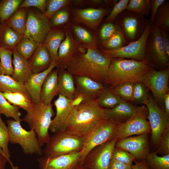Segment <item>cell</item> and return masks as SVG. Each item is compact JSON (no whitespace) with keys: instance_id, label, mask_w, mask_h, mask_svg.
<instances>
[{"instance_id":"6da1fadb","label":"cell","mask_w":169,"mask_h":169,"mask_svg":"<svg viewBox=\"0 0 169 169\" xmlns=\"http://www.w3.org/2000/svg\"><path fill=\"white\" fill-rule=\"evenodd\" d=\"M112 59L98 48L79 44L66 69L74 76H87L103 83Z\"/></svg>"},{"instance_id":"7a4b0ae2","label":"cell","mask_w":169,"mask_h":169,"mask_svg":"<svg viewBox=\"0 0 169 169\" xmlns=\"http://www.w3.org/2000/svg\"><path fill=\"white\" fill-rule=\"evenodd\" d=\"M106 118L105 109L99 105L97 100H84L72 107L63 131L83 138L95 126Z\"/></svg>"},{"instance_id":"3957f363","label":"cell","mask_w":169,"mask_h":169,"mask_svg":"<svg viewBox=\"0 0 169 169\" xmlns=\"http://www.w3.org/2000/svg\"><path fill=\"white\" fill-rule=\"evenodd\" d=\"M152 68L144 61L112 58L104 83L111 89L123 83H141Z\"/></svg>"},{"instance_id":"277c9868","label":"cell","mask_w":169,"mask_h":169,"mask_svg":"<svg viewBox=\"0 0 169 169\" xmlns=\"http://www.w3.org/2000/svg\"><path fill=\"white\" fill-rule=\"evenodd\" d=\"M22 120L27 123L30 129L35 131L41 146L47 144L50 136L49 133L52 118L54 113L53 105H45L40 102H32Z\"/></svg>"},{"instance_id":"5b68a950","label":"cell","mask_w":169,"mask_h":169,"mask_svg":"<svg viewBox=\"0 0 169 169\" xmlns=\"http://www.w3.org/2000/svg\"><path fill=\"white\" fill-rule=\"evenodd\" d=\"M118 124L112 119L106 118L95 126L83 137L80 165H83L85 157L94 148L117 137Z\"/></svg>"},{"instance_id":"8992f818","label":"cell","mask_w":169,"mask_h":169,"mask_svg":"<svg viewBox=\"0 0 169 169\" xmlns=\"http://www.w3.org/2000/svg\"><path fill=\"white\" fill-rule=\"evenodd\" d=\"M169 59L165 50L161 32L152 23L146 42L144 61L153 68L162 70L169 67Z\"/></svg>"},{"instance_id":"52a82bcc","label":"cell","mask_w":169,"mask_h":169,"mask_svg":"<svg viewBox=\"0 0 169 169\" xmlns=\"http://www.w3.org/2000/svg\"><path fill=\"white\" fill-rule=\"evenodd\" d=\"M21 121L8 119L7 121L9 132V142L18 144L25 155L35 154L41 156L43 154L42 146L33 129L27 131L20 124Z\"/></svg>"},{"instance_id":"ba28073f","label":"cell","mask_w":169,"mask_h":169,"mask_svg":"<svg viewBox=\"0 0 169 169\" xmlns=\"http://www.w3.org/2000/svg\"><path fill=\"white\" fill-rule=\"evenodd\" d=\"M43 150L44 156L54 157L80 151L83 138L69 134L64 131L54 133Z\"/></svg>"},{"instance_id":"9c48e42d","label":"cell","mask_w":169,"mask_h":169,"mask_svg":"<svg viewBox=\"0 0 169 169\" xmlns=\"http://www.w3.org/2000/svg\"><path fill=\"white\" fill-rule=\"evenodd\" d=\"M147 20L144 16L125 10L118 15L114 21L118 31L128 44L141 37Z\"/></svg>"},{"instance_id":"30bf717a","label":"cell","mask_w":169,"mask_h":169,"mask_svg":"<svg viewBox=\"0 0 169 169\" xmlns=\"http://www.w3.org/2000/svg\"><path fill=\"white\" fill-rule=\"evenodd\" d=\"M148 115V111L146 105L136 107L132 116L126 121L118 124V140L134 135L149 134L151 129L147 120Z\"/></svg>"},{"instance_id":"8fae6325","label":"cell","mask_w":169,"mask_h":169,"mask_svg":"<svg viewBox=\"0 0 169 169\" xmlns=\"http://www.w3.org/2000/svg\"><path fill=\"white\" fill-rule=\"evenodd\" d=\"M143 104L146 106L148 111V119L151 129V143L157 148L161 137L169 128V116L151 95H149Z\"/></svg>"},{"instance_id":"7c38bea8","label":"cell","mask_w":169,"mask_h":169,"mask_svg":"<svg viewBox=\"0 0 169 169\" xmlns=\"http://www.w3.org/2000/svg\"><path fill=\"white\" fill-rule=\"evenodd\" d=\"M151 25L150 20L148 19L145 30L141 37L120 49L115 50L100 49V50L111 58H120L143 61L146 42L151 32Z\"/></svg>"},{"instance_id":"4fadbf2b","label":"cell","mask_w":169,"mask_h":169,"mask_svg":"<svg viewBox=\"0 0 169 169\" xmlns=\"http://www.w3.org/2000/svg\"><path fill=\"white\" fill-rule=\"evenodd\" d=\"M51 29L49 20L40 11L28 9L26 30L23 36L40 44H44Z\"/></svg>"},{"instance_id":"5bb4252c","label":"cell","mask_w":169,"mask_h":169,"mask_svg":"<svg viewBox=\"0 0 169 169\" xmlns=\"http://www.w3.org/2000/svg\"><path fill=\"white\" fill-rule=\"evenodd\" d=\"M169 67L156 70L152 68L143 77L141 82L151 91L155 100L161 106L163 96L169 92Z\"/></svg>"},{"instance_id":"9a60e30c","label":"cell","mask_w":169,"mask_h":169,"mask_svg":"<svg viewBox=\"0 0 169 169\" xmlns=\"http://www.w3.org/2000/svg\"><path fill=\"white\" fill-rule=\"evenodd\" d=\"M117 140L116 137L94 148L85 157L83 165L89 169H108Z\"/></svg>"},{"instance_id":"2e32d148","label":"cell","mask_w":169,"mask_h":169,"mask_svg":"<svg viewBox=\"0 0 169 169\" xmlns=\"http://www.w3.org/2000/svg\"><path fill=\"white\" fill-rule=\"evenodd\" d=\"M149 134H144L117 140L115 147L123 149L132 154L135 157V161L145 160L150 152Z\"/></svg>"},{"instance_id":"e0dca14e","label":"cell","mask_w":169,"mask_h":169,"mask_svg":"<svg viewBox=\"0 0 169 169\" xmlns=\"http://www.w3.org/2000/svg\"><path fill=\"white\" fill-rule=\"evenodd\" d=\"M109 8H75L71 12L74 21L82 23L94 30H97L103 18L110 12Z\"/></svg>"},{"instance_id":"ac0fdd59","label":"cell","mask_w":169,"mask_h":169,"mask_svg":"<svg viewBox=\"0 0 169 169\" xmlns=\"http://www.w3.org/2000/svg\"><path fill=\"white\" fill-rule=\"evenodd\" d=\"M80 151L54 157L44 156L37 161L41 169H74L80 164Z\"/></svg>"},{"instance_id":"d6986e66","label":"cell","mask_w":169,"mask_h":169,"mask_svg":"<svg viewBox=\"0 0 169 169\" xmlns=\"http://www.w3.org/2000/svg\"><path fill=\"white\" fill-rule=\"evenodd\" d=\"M77 95H80L84 100L97 99L100 91L106 86L86 76H74Z\"/></svg>"},{"instance_id":"ffe728a7","label":"cell","mask_w":169,"mask_h":169,"mask_svg":"<svg viewBox=\"0 0 169 169\" xmlns=\"http://www.w3.org/2000/svg\"><path fill=\"white\" fill-rule=\"evenodd\" d=\"M72 100L59 94L58 98L54 101L56 114L49 127V130L51 132L55 133L64 130L66 120L73 107Z\"/></svg>"},{"instance_id":"44dd1931","label":"cell","mask_w":169,"mask_h":169,"mask_svg":"<svg viewBox=\"0 0 169 169\" xmlns=\"http://www.w3.org/2000/svg\"><path fill=\"white\" fill-rule=\"evenodd\" d=\"M65 33L58 52L57 68L66 69L67 65L77 50L79 43L75 39L69 26L64 28Z\"/></svg>"},{"instance_id":"7402d4cb","label":"cell","mask_w":169,"mask_h":169,"mask_svg":"<svg viewBox=\"0 0 169 169\" xmlns=\"http://www.w3.org/2000/svg\"><path fill=\"white\" fill-rule=\"evenodd\" d=\"M58 64L52 62L49 66L44 71L33 73L24 84L26 90L33 103L40 102V94L42 85L49 74Z\"/></svg>"},{"instance_id":"603a6c76","label":"cell","mask_w":169,"mask_h":169,"mask_svg":"<svg viewBox=\"0 0 169 169\" xmlns=\"http://www.w3.org/2000/svg\"><path fill=\"white\" fill-rule=\"evenodd\" d=\"M59 68L53 69L46 78L42 86L40 101L45 105L51 104L54 98L59 94L58 73Z\"/></svg>"},{"instance_id":"cb8c5ba5","label":"cell","mask_w":169,"mask_h":169,"mask_svg":"<svg viewBox=\"0 0 169 169\" xmlns=\"http://www.w3.org/2000/svg\"><path fill=\"white\" fill-rule=\"evenodd\" d=\"M29 59L28 62L33 74L44 71L52 62L49 53L44 44L38 47Z\"/></svg>"},{"instance_id":"d4e9b609","label":"cell","mask_w":169,"mask_h":169,"mask_svg":"<svg viewBox=\"0 0 169 169\" xmlns=\"http://www.w3.org/2000/svg\"><path fill=\"white\" fill-rule=\"evenodd\" d=\"M13 71L12 77L17 81L23 84L33 74L28 60L15 50H13Z\"/></svg>"},{"instance_id":"484cf974","label":"cell","mask_w":169,"mask_h":169,"mask_svg":"<svg viewBox=\"0 0 169 169\" xmlns=\"http://www.w3.org/2000/svg\"><path fill=\"white\" fill-rule=\"evenodd\" d=\"M136 106L128 101L122 100L114 108L105 109L106 118L111 119L118 123L126 121L132 115Z\"/></svg>"},{"instance_id":"4316f807","label":"cell","mask_w":169,"mask_h":169,"mask_svg":"<svg viewBox=\"0 0 169 169\" xmlns=\"http://www.w3.org/2000/svg\"><path fill=\"white\" fill-rule=\"evenodd\" d=\"M65 36L64 29L52 28L48 32L44 43L49 53L52 62L57 64L59 49Z\"/></svg>"},{"instance_id":"83f0119b","label":"cell","mask_w":169,"mask_h":169,"mask_svg":"<svg viewBox=\"0 0 169 169\" xmlns=\"http://www.w3.org/2000/svg\"><path fill=\"white\" fill-rule=\"evenodd\" d=\"M58 83L59 94L71 100L77 96L74 76L66 69L59 68Z\"/></svg>"},{"instance_id":"f1b7e54d","label":"cell","mask_w":169,"mask_h":169,"mask_svg":"<svg viewBox=\"0 0 169 169\" xmlns=\"http://www.w3.org/2000/svg\"><path fill=\"white\" fill-rule=\"evenodd\" d=\"M23 35L9 27L5 22L0 26V47L13 51Z\"/></svg>"},{"instance_id":"f546056e","label":"cell","mask_w":169,"mask_h":169,"mask_svg":"<svg viewBox=\"0 0 169 169\" xmlns=\"http://www.w3.org/2000/svg\"><path fill=\"white\" fill-rule=\"evenodd\" d=\"M27 8H18L5 22L10 28L23 35L25 34L26 28Z\"/></svg>"},{"instance_id":"4dcf8cb0","label":"cell","mask_w":169,"mask_h":169,"mask_svg":"<svg viewBox=\"0 0 169 169\" xmlns=\"http://www.w3.org/2000/svg\"><path fill=\"white\" fill-rule=\"evenodd\" d=\"M69 26L74 37L79 44L98 48V41L95 35L79 25L72 23Z\"/></svg>"},{"instance_id":"1f68e13d","label":"cell","mask_w":169,"mask_h":169,"mask_svg":"<svg viewBox=\"0 0 169 169\" xmlns=\"http://www.w3.org/2000/svg\"><path fill=\"white\" fill-rule=\"evenodd\" d=\"M97 100L99 105L105 109L114 108L122 100L107 86L100 91Z\"/></svg>"},{"instance_id":"d6a6232c","label":"cell","mask_w":169,"mask_h":169,"mask_svg":"<svg viewBox=\"0 0 169 169\" xmlns=\"http://www.w3.org/2000/svg\"><path fill=\"white\" fill-rule=\"evenodd\" d=\"M1 93L10 104L21 108L26 111L29 108L32 103L28 93L19 92Z\"/></svg>"},{"instance_id":"836d02e7","label":"cell","mask_w":169,"mask_h":169,"mask_svg":"<svg viewBox=\"0 0 169 169\" xmlns=\"http://www.w3.org/2000/svg\"><path fill=\"white\" fill-rule=\"evenodd\" d=\"M161 31L169 33V1L166 0L159 7L155 16L153 22Z\"/></svg>"},{"instance_id":"e575fe53","label":"cell","mask_w":169,"mask_h":169,"mask_svg":"<svg viewBox=\"0 0 169 169\" xmlns=\"http://www.w3.org/2000/svg\"><path fill=\"white\" fill-rule=\"evenodd\" d=\"M0 91L28 93L23 84L15 80L10 75H0Z\"/></svg>"},{"instance_id":"d590c367","label":"cell","mask_w":169,"mask_h":169,"mask_svg":"<svg viewBox=\"0 0 169 169\" xmlns=\"http://www.w3.org/2000/svg\"><path fill=\"white\" fill-rule=\"evenodd\" d=\"M40 44L23 36L16 46L14 50L24 58L28 60Z\"/></svg>"},{"instance_id":"8d00e7d4","label":"cell","mask_w":169,"mask_h":169,"mask_svg":"<svg viewBox=\"0 0 169 169\" xmlns=\"http://www.w3.org/2000/svg\"><path fill=\"white\" fill-rule=\"evenodd\" d=\"M13 51L0 47V75H12Z\"/></svg>"},{"instance_id":"74e56055","label":"cell","mask_w":169,"mask_h":169,"mask_svg":"<svg viewBox=\"0 0 169 169\" xmlns=\"http://www.w3.org/2000/svg\"><path fill=\"white\" fill-rule=\"evenodd\" d=\"M23 0H3L0 2V19L5 22L19 8Z\"/></svg>"},{"instance_id":"f35d334b","label":"cell","mask_w":169,"mask_h":169,"mask_svg":"<svg viewBox=\"0 0 169 169\" xmlns=\"http://www.w3.org/2000/svg\"><path fill=\"white\" fill-rule=\"evenodd\" d=\"M145 160L149 169H169V154L159 156L155 152H150Z\"/></svg>"},{"instance_id":"ab89813d","label":"cell","mask_w":169,"mask_h":169,"mask_svg":"<svg viewBox=\"0 0 169 169\" xmlns=\"http://www.w3.org/2000/svg\"><path fill=\"white\" fill-rule=\"evenodd\" d=\"M20 108L10 104L2 95L0 91V115L7 117H11L15 120L22 121Z\"/></svg>"},{"instance_id":"60d3db41","label":"cell","mask_w":169,"mask_h":169,"mask_svg":"<svg viewBox=\"0 0 169 169\" xmlns=\"http://www.w3.org/2000/svg\"><path fill=\"white\" fill-rule=\"evenodd\" d=\"M135 83L132 82L123 83L110 89L115 94L122 100L132 101Z\"/></svg>"},{"instance_id":"b9f144b4","label":"cell","mask_w":169,"mask_h":169,"mask_svg":"<svg viewBox=\"0 0 169 169\" xmlns=\"http://www.w3.org/2000/svg\"><path fill=\"white\" fill-rule=\"evenodd\" d=\"M127 44L123 35L118 31L100 45V49L115 50L120 49Z\"/></svg>"},{"instance_id":"7bdbcfd3","label":"cell","mask_w":169,"mask_h":169,"mask_svg":"<svg viewBox=\"0 0 169 169\" xmlns=\"http://www.w3.org/2000/svg\"><path fill=\"white\" fill-rule=\"evenodd\" d=\"M126 10L146 17L151 12L150 0H129Z\"/></svg>"},{"instance_id":"ee69618b","label":"cell","mask_w":169,"mask_h":169,"mask_svg":"<svg viewBox=\"0 0 169 169\" xmlns=\"http://www.w3.org/2000/svg\"><path fill=\"white\" fill-rule=\"evenodd\" d=\"M9 132L8 126L3 121L0 115V147L9 163L10 154L8 147L9 142Z\"/></svg>"},{"instance_id":"f6af8a7d","label":"cell","mask_w":169,"mask_h":169,"mask_svg":"<svg viewBox=\"0 0 169 169\" xmlns=\"http://www.w3.org/2000/svg\"><path fill=\"white\" fill-rule=\"evenodd\" d=\"M67 7L61 8L51 17L49 19L51 29L56 28L68 23L70 13Z\"/></svg>"},{"instance_id":"bcb514c9","label":"cell","mask_w":169,"mask_h":169,"mask_svg":"<svg viewBox=\"0 0 169 169\" xmlns=\"http://www.w3.org/2000/svg\"><path fill=\"white\" fill-rule=\"evenodd\" d=\"M118 31L114 21L105 22L101 26L98 32L100 45Z\"/></svg>"},{"instance_id":"7dc6e473","label":"cell","mask_w":169,"mask_h":169,"mask_svg":"<svg viewBox=\"0 0 169 169\" xmlns=\"http://www.w3.org/2000/svg\"><path fill=\"white\" fill-rule=\"evenodd\" d=\"M70 0H47L46 10L44 14L49 20L51 17L61 8L71 4Z\"/></svg>"},{"instance_id":"c3c4849f","label":"cell","mask_w":169,"mask_h":169,"mask_svg":"<svg viewBox=\"0 0 169 169\" xmlns=\"http://www.w3.org/2000/svg\"><path fill=\"white\" fill-rule=\"evenodd\" d=\"M147 88L142 83H135L132 101L136 103L143 104L149 95Z\"/></svg>"},{"instance_id":"681fc988","label":"cell","mask_w":169,"mask_h":169,"mask_svg":"<svg viewBox=\"0 0 169 169\" xmlns=\"http://www.w3.org/2000/svg\"><path fill=\"white\" fill-rule=\"evenodd\" d=\"M111 159L125 164L132 165L135 161L134 156L123 149L115 147L112 152Z\"/></svg>"},{"instance_id":"f907efd6","label":"cell","mask_w":169,"mask_h":169,"mask_svg":"<svg viewBox=\"0 0 169 169\" xmlns=\"http://www.w3.org/2000/svg\"><path fill=\"white\" fill-rule=\"evenodd\" d=\"M129 0H120L113 6L112 10L110 11L104 21L110 22L114 21L121 13L126 9V7Z\"/></svg>"},{"instance_id":"816d5d0a","label":"cell","mask_w":169,"mask_h":169,"mask_svg":"<svg viewBox=\"0 0 169 169\" xmlns=\"http://www.w3.org/2000/svg\"><path fill=\"white\" fill-rule=\"evenodd\" d=\"M157 154L164 156L169 154V128L163 133L158 141Z\"/></svg>"},{"instance_id":"f5cc1de1","label":"cell","mask_w":169,"mask_h":169,"mask_svg":"<svg viewBox=\"0 0 169 169\" xmlns=\"http://www.w3.org/2000/svg\"><path fill=\"white\" fill-rule=\"evenodd\" d=\"M47 0H25L20 5L19 8H26L33 7L38 8L44 14L46 10Z\"/></svg>"},{"instance_id":"db71d44e","label":"cell","mask_w":169,"mask_h":169,"mask_svg":"<svg viewBox=\"0 0 169 169\" xmlns=\"http://www.w3.org/2000/svg\"><path fill=\"white\" fill-rule=\"evenodd\" d=\"M166 0H150L151 6V15L150 21L152 23L156 14L160 6L164 3Z\"/></svg>"},{"instance_id":"11a10c76","label":"cell","mask_w":169,"mask_h":169,"mask_svg":"<svg viewBox=\"0 0 169 169\" xmlns=\"http://www.w3.org/2000/svg\"><path fill=\"white\" fill-rule=\"evenodd\" d=\"M132 165L111 159L108 169H131Z\"/></svg>"},{"instance_id":"9f6ffc18","label":"cell","mask_w":169,"mask_h":169,"mask_svg":"<svg viewBox=\"0 0 169 169\" xmlns=\"http://www.w3.org/2000/svg\"><path fill=\"white\" fill-rule=\"evenodd\" d=\"M163 40L165 52L169 57V33L161 31Z\"/></svg>"},{"instance_id":"6f0895ef","label":"cell","mask_w":169,"mask_h":169,"mask_svg":"<svg viewBox=\"0 0 169 169\" xmlns=\"http://www.w3.org/2000/svg\"><path fill=\"white\" fill-rule=\"evenodd\" d=\"M8 160L0 147V169H5L6 164Z\"/></svg>"},{"instance_id":"680465c9","label":"cell","mask_w":169,"mask_h":169,"mask_svg":"<svg viewBox=\"0 0 169 169\" xmlns=\"http://www.w3.org/2000/svg\"><path fill=\"white\" fill-rule=\"evenodd\" d=\"M135 164L132 165L131 169H149L145 160L140 161H134Z\"/></svg>"},{"instance_id":"91938a15","label":"cell","mask_w":169,"mask_h":169,"mask_svg":"<svg viewBox=\"0 0 169 169\" xmlns=\"http://www.w3.org/2000/svg\"><path fill=\"white\" fill-rule=\"evenodd\" d=\"M164 110L165 113L169 116V93L166 94L163 98Z\"/></svg>"},{"instance_id":"94428289","label":"cell","mask_w":169,"mask_h":169,"mask_svg":"<svg viewBox=\"0 0 169 169\" xmlns=\"http://www.w3.org/2000/svg\"><path fill=\"white\" fill-rule=\"evenodd\" d=\"M84 100L82 95H78L72 101V105L73 106H76L80 104Z\"/></svg>"},{"instance_id":"6125c7cd","label":"cell","mask_w":169,"mask_h":169,"mask_svg":"<svg viewBox=\"0 0 169 169\" xmlns=\"http://www.w3.org/2000/svg\"><path fill=\"white\" fill-rule=\"evenodd\" d=\"M87 4V0H71V4L76 5H81Z\"/></svg>"},{"instance_id":"be15d7a7","label":"cell","mask_w":169,"mask_h":169,"mask_svg":"<svg viewBox=\"0 0 169 169\" xmlns=\"http://www.w3.org/2000/svg\"><path fill=\"white\" fill-rule=\"evenodd\" d=\"M74 169H89L84 165L79 164Z\"/></svg>"},{"instance_id":"e7e4bbea","label":"cell","mask_w":169,"mask_h":169,"mask_svg":"<svg viewBox=\"0 0 169 169\" xmlns=\"http://www.w3.org/2000/svg\"><path fill=\"white\" fill-rule=\"evenodd\" d=\"M9 163L12 167V169H18V166H14L11 161Z\"/></svg>"},{"instance_id":"03108f58","label":"cell","mask_w":169,"mask_h":169,"mask_svg":"<svg viewBox=\"0 0 169 169\" xmlns=\"http://www.w3.org/2000/svg\"><path fill=\"white\" fill-rule=\"evenodd\" d=\"M1 23H2V22H1V20L0 19V25H1Z\"/></svg>"},{"instance_id":"003e7915","label":"cell","mask_w":169,"mask_h":169,"mask_svg":"<svg viewBox=\"0 0 169 169\" xmlns=\"http://www.w3.org/2000/svg\"></svg>"}]
</instances>
